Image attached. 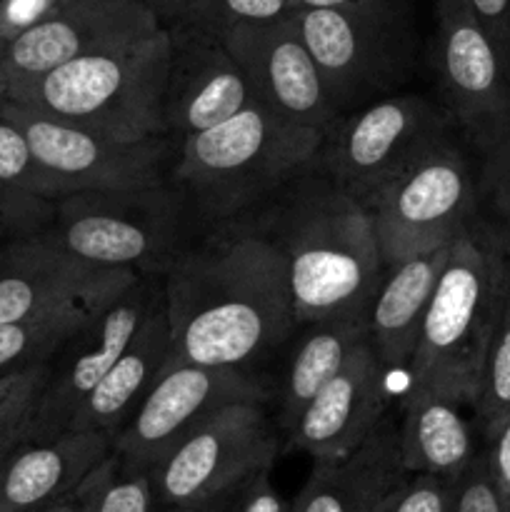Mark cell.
<instances>
[{
	"instance_id": "cell-1",
	"label": "cell",
	"mask_w": 510,
	"mask_h": 512,
	"mask_svg": "<svg viewBox=\"0 0 510 512\" xmlns=\"http://www.w3.org/2000/svg\"><path fill=\"white\" fill-rule=\"evenodd\" d=\"M160 283L175 363L250 370L298 330L283 253L248 213L205 230Z\"/></svg>"
},
{
	"instance_id": "cell-2",
	"label": "cell",
	"mask_w": 510,
	"mask_h": 512,
	"mask_svg": "<svg viewBox=\"0 0 510 512\" xmlns=\"http://www.w3.org/2000/svg\"><path fill=\"white\" fill-rule=\"evenodd\" d=\"M248 215L283 253L298 325L368 320L385 265L360 200L310 168Z\"/></svg>"
},
{
	"instance_id": "cell-3",
	"label": "cell",
	"mask_w": 510,
	"mask_h": 512,
	"mask_svg": "<svg viewBox=\"0 0 510 512\" xmlns=\"http://www.w3.org/2000/svg\"><path fill=\"white\" fill-rule=\"evenodd\" d=\"M325 133L258 100L215 128L178 140L170 183L205 230L250 213L313 168Z\"/></svg>"
},
{
	"instance_id": "cell-4",
	"label": "cell",
	"mask_w": 510,
	"mask_h": 512,
	"mask_svg": "<svg viewBox=\"0 0 510 512\" xmlns=\"http://www.w3.org/2000/svg\"><path fill=\"white\" fill-rule=\"evenodd\" d=\"M508 290L510 263L505 250L493 235L473 233L468 225L453 240L425 310L408 360L410 383L473 405Z\"/></svg>"
},
{
	"instance_id": "cell-5",
	"label": "cell",
	"mask_w": 510,
	"mask_h": 512,
	"mask_svg": "<svg viewBox=\"0 0 510 512\" xmlns=\"http://www.w3.org/2000/svg\"><path fill=\"white\" fill-rule=\"evenodd\" d=\"M170 45V30L163 25L138 40L80 55L40 78L10 85L5 98L115 140L165 135Z\"/></svg>"
},
{
	"instance_id": "cell-6",
	"label": "cell",
	"mask_w": 510,
	"mask_h": 512,
	"mask_svg": "<svg viewBox=\"0 0 510 512\" xmlns=\"http://www.w3.org/2000/svg\"><path fill=\"white\" fill-rule=\"evenodd\" d=\"M195 218L175 185L128 190H78L55 203L43 240L73 258L163 278L195 240Z\"/></svg>"
},
{
	"instance_id": "cell-7",
	"label": "cell",
	"mask_w": 510,
	"mask_h": 512,
	"mask_svg": "<svg viewBox=\"0 0 510 512\" xmlns=\"http://www.w3.org/2000/svg\"><path fill=\"white\" fill-rule=\"evenodd\" d=\"M283 438L263 403H233L215 410L150 468L158 508L210 510L270 470Z\"/></svg>"
},
{
	"instance_id": "cell-8",
	"label": "cell",
	"mask_w": 510,
	"mask_h": 512,
	"mask_svg": "<svg viewBox=\"0 0 510 512\" xmlns=\"http://www.w3.org/2000/svg\"><path fill=\"white\" fill-rule=\"evenodd\" d=\"M290 18L340 118L405 78L408 40L390 0L348 8H295Z\"/></svg>"
},
{
	"instance_id": "cell-9",
	"label": "cell",
	"mask_w": 510,
	"mask_h": 512,
	"mask_svg": "<svg viewBox=\"0 0 510 512\" xmlns=\"http://www.w3.org/2000/svg\"><path fill=\"white\" fill-rule=\"evenodd\" d=\"M443 138L448 118L428 98L385 95L343 115L325 133L313 168L365 205Z\"/></svg>"
},
{
	"instance_id": "cell-10",
	"label": "cell",
	"mask_w": 510,
	"mask_h": 512,
	"mask_svg": "<svg viewBox=\"0 0 510 512\" xmlns=\"http://www.w3.org/2000/svg\"><path fill=\"white\" fill-rule=\"evenodd\" d=\"M475 203L468 160L443 138L365 203L383 265L453 243L468 228Z\"/></svg>"
},
{
	"instance_id": "cell-11",
	"label": "cell",
	"mask_w": 510,
	"mask_h": 512,
	"mask_svg": "<svg viewBox=\"0 0 510 512\" xmlns=\"http://www.w3.org/2000/svg\"><path fill=\"white\" fill-rule=\"evenodd\" d=\"M0 113L23 130L35 158L58 175L70 193L150 188L170 180L168 163L175 158V140L170 135L115 140L8 98L0 105Z\"/></svg>"
},
{
	"instance_id": "cell-12",
	"label": "cell",
	"mask_w": 510,
	"mask_h": 512,
	"mask_svg": "<svg viewBox=\"0 0 510 512\" xmlns=\"http://www.w3.org/2000/svg\"><path fill=\"white\" fill-rule=\"evenodd\" d=\"M268 398V385L250 370L168 360L133 418L113 438V453L150 470L215 410Z\"/></svg>"
},
{
	"instance_id": "cell-13",
	"label": "cell",
	"mask_w": 510,
	"mask_h": 512,
	"mask_svg": "<svg viewBox=\"0 0 510 512\" xmlns=\"http://www.w3.org/2000/svg\"><path fill=\"white\" fill-rule=\"evenodd\" d=\"M160 293V278L140 275L53 355L50 375L30 413L25 440L55 438L70 428L73 415L113 368Z\"/></svg>"
},
{
	"instance_id": "cell-14",
	"label": "cell",
	"mask_w": 510,
	"mask_h": 512,
	"mask_svg": "<svg viewBox=\"0 0 510 512\" xmlns=\"http://www.w3.org/2000/svg\"><path fill=\"white\" fill-rule=\"evenodd\" d=\"M435 65L453 118L483 150L510 138V68L468 0H435Z\"/></svg>"
},
{
	"instance_id": "cell-15",
	"label": "cell",
	"mask_w": 510,
	"mask_h": 512,
	"mask_svg": "<svg viewBox=\"0 0 510 512\" xmlns=\"http://www.w3.org/2000/svg\"><path fill=\"white\" fill-rule=\"evenodd\" d=\"M160 28L145 0H63L43 20L0 43V80L10 88Z\"/></svg>"
},
{
	"instance_id": "cell-16",
	"label": "cell",
	"mask_w": 510,
	"mask_h": 512,
	"mask_svg": "<svg viewBox=\"0 0 510 512\" xmlns=\"http://www.w3.org/2000/svg\"><path fill=\"white\" fill-rule=\"evenodd\" d=\"M243 70L253 100L293 123L328 133L340 120L293 18L235 25L220 35Z\"/></svg>"
},
{
	"instance_id": "cell-17",
	"label": "cell",
	"mask_w": 510,
	"mask_h": 512,
	"mask_svg": "<svg viewBox=\"0 0 510 512\" xmlns=\"http://www.w3.org/2000/svg\"><path fill=\"white\" fill-rule=\"evenodd\" d=\"M138 278L73 258L40 235L10 238L0 250V325L68 305H105Z\"/></svg>"
},
{
	"instance_id": "cell-18",
	"label": "cell",
	"mask_w": 510,
	"mask_h": 512,
	"mask_svg": "<svg viewBox=\"0 0 510 512\" xmlns=\"http://www.w3.org/2000/svg\"><path fill=\"white\" fill-rule=\"evenodd\" d=\"M385 373L388 368L365 338L285 435L283 453L338 460L360 448L385 418Z\"/></svg>"
},
{
	"instance_id": "cell-19",
	"label": "cell",
	"mask_w": 510,
	"mask_h": 512,
	"mask_svg": "<svg viewBox=\"0 0 510 512\" xmlns=\"http://www.w3.org/2000/svg\"><path fill=\"white\" fill-rule=\"evenodd\" d=\"M170 30V65L163 95L165 135L178 143L215 128L253 103L243 70L220 38Z\"/></svg>"
},
{
	"instance_id": "cell-20",
	"label": "cell",
	"mask_w": 510,
	"mask_h": 512,
	"mask_svg": "<svg viewBox=\"0 0 510 512\" xmlns=\"http://www.w3.org/2000/svg\"><path fill=\"white\" fill-rule=\"evenodd\" d=\"M113 450V438L65 430L55 438L23 440L0 460V512H38L73 498L78 485Z\"/></svg>"
},
{
	"instance_id": "cell-21",
	"label": "cell",
	"mask_w": 510,
	"mask_h": 512,
	"mask_svg": "<svg viewBox=\"0 0 510 512\" xmlns=\"http://www.w3.org/2000/svg\"><path fill=\"white\" fill-rule=\"evenodd\" d=\"M408 478L400 463L398 423L385 415L360 448L338 460H313L290 512H373Z\"/></svg>"
},
{
	"instance_id": "cell-22",
	"label": "cell",
	"mask_w": 510,
	"mask_h": 512,
	"mask_svg": "<svg viewBox=\"0 0 510 512\" xmlns=\"http://www.w3.org/2000/svg\"><path fill=\"white\" fill-rule=\"evenodd\" d=\"M170 353L173 333L165 298L160 293L113 368L73 415L68 430H90L115 438L150 393L163 365L170 360Z\"/></svg>"
},
{
	"instance_id": "cell-23",
	"label": "cell",
	"mask_w": 510,
	"mask_h": 512,
	"mask_svg": "<svg viewBox=\"0 0 510 512\" xmlns=\"http://www.w3.org/2000/svg\"><path fill=\"white\" fill-rule=\"evenodd\" d=\"M453 243L385 265L368 315V340L385 368H400L413 355L420 325Z\"/></svg>"
},
{
	"instance_id": "cell-24",
	"label": "cell",
	"mask_w": 510,
	"mask_h": 512,
	"mask_svg": "<svg viewBox=\"0 0 510 512\" xmlns=\"http://www.w3.org/2000/svg\"><path fill=\"white\" fill-rule=\"evenodd\" d=\"M460 400L423 385H408L400 398L398 445L408 475L458 480L478 455L473 428L460 413Z\"/></svg>"
},
{
	"instance_id": "cell-25",
	"label": "cell",
	"mask_w": 510,
	"mask_h": 512,
	"mask_svg": "<svg viewBox=\"0 0 510 512\" xmlns=\"http://www.w3.org/2000/svg\"><path fill=\"white\" fill-rule=\"evenodd\" d=\"M303 333L295 338L278 390L280 438L293 430L310 400L325 388L330 378L345 365L353 350L368 338V320H318L298 325Z\"/></svg>"
},
{
	"instance_id": "cell-26",
	"label": "cell",
	"mask_w": 510,
	"mask_h": 512,
	"mask_svg": "<svg viewBox=\"0 0 510 512\" xmlns=\"http://www.w3.org/2000/svg\"><path fill=\"white\" fill-rule=\"evenodd\" d=\"M100 308L103 305H68L0 325V375L53 358Z\"/></svg>"
},
{
	"instance_id": "cell-27",
	"label": "cell",
	"mask_w": 510,
	"mask_h": 512,
	"mask_svg": "<svg viewBox=\"0 0 510 512\" xmlns=\"http://www.w3.org/2000/svg\"><path fill=\"white\" fill-rule=\"evenodd\" d=\"M78 512H160L150 470L133 465L110 450L75 490Z\"/></svg>"
},
{
	"instance_id": "cell-28",
	"label": "cell",
	"mask_w": 510,
	"mask_h": 512,
	"mask_svg": "<svg viewBox=\"0 0 510 512\" xmlns=\"http://www.w3.org/2000/svg\"><path fill=\"white\" fill-rule=\"evenodd\" d=\"M473 410L483 438L510 418V290L490 338Z\"/></svg>"
},
{
	"instance_id": "cell-29",
	"label": "cell",
	"mask_w": 510,
	"mask_h": 512,
	"mask_svg": "<svg viewBox=\"0 0 510 512\" xmlns=\"http://www.w3.org/2000/svg\"><path fill=\"white\" fill-rule=\"evenodd\" d=\"M293 10L290 0H188L168 28L220 38L235 25L268 23Z\"/></svg>"
},
{
	"instance_id": "cell-30",
	"label": "cell",
	"mask_w": 510,
	"mask_h": 512,
	"mask_svg": "<svg viewBox=\"0 0 510 512\" xmlns=\"http://www.w3.org/2000/svg\"><path fill=\"white\" fill-rule=\"evenodd\" d=\"M0 183L55 203L70 195L68 185L35 158L23 130L3 113H0Z\"/></svg>"
},
{
	"instance_id": "cell-31",
	"label": "cell",
	"mask_w": 510,
	"mask_h": 512,
	"mask_svg": "<svg viewBox=\"0 0 510 512\" xmlns=\"http://www.w3.org/2000/svg\"><path fill=\"white\" fill-rule=\"evenodd\" d=\"M55 218V200L38 198L0 183V230L8 238H28L48 228Z\"/></svg>"
},
{
	"instance_id": "cell-32",
	"label": "cell",
	"mask_w": 510,
	"mask_h": 512,
	"mask_svg": "<svg viewBox=\"0 0 510 512\" xmlns=\"http://www.w3.org/2000/svg\"><path fill=\"white\" fill-rule=\"evenodd\" d=\"M385 512H455V483L438 475H408L388 498Z\"/></svg>"
},
{
	"instance_id": "cell-33",
	"label": "cell",
	"mask_w": 510,
	"mask_h": 512,
	"mask_svg": "<svg viewBox=\"0 0 510 512\" xmlns=\"http://www.w3.org/2000/svg\"><path fill=\"white\" fill-rule=\"evenodd\" d=\"M50 360L0 375V423L13 418H30L35 400L50 375Z\"/></svg>"
},
{
	"instance_id": "cell-34",
	"label": "cell",
	"mask_w": 510,
	"mask_h": 512,
	"mask_svg": "<svg viewBox=\"0 0 510 512\" xmlns=\"http://www.w3.org/2000/svg\"><path fill=\"white\" fill-rule=\"evenodd\" d=\"M455 512H505L490 475L485 450H478L473 463L455 480Z\"/></svg>"
},
{
	"instance_id": "cell-35",
	"label": "cell",
	"mask_w": 510,
	"mask_h": 512,
	"mask_svg": "<svg viewBox=\"0 0 510 512\" xmlns=\"http://www.w3.org/2000/svg\"><path fill=\"white\" fill-rule=\"evenodd\" d=\"M483 195L490 210L510 228V138L485 150Z\"/></svg>"
},
{
	"instance_id": "cell-36",
	"label": "cell",
	"mask_w": 510,
	"mask_h": 512,
	"mask_svg": "<svg viewBox=\"0 0 510 512\" xmlns=\"http://www.w3.org/2000/svg\"><path fill=\"white\" fill-rule=\"evenodd\" d=\"M208 512H290V503L273 485L270 470H263Z\"/></svg>"
},
{
	"instance_id": "cell-37",
	"label": "cell",
	"mask_w": 510,
	"mask_h": 512,
	"mask_svg": "<svg viewBox=\"0 0 510 512\" xmlns=\"http://www.w3.org/2000/svg\"><path fill=\"white\" fill-rule=\"evenodd\" d=\"M63 0H3L0 3V43L53 13Z\"/></svg>"
},
{
	"instance_id": "cell-38",
	"label": "cell",
	"mask_w": 510,
	"mask_h": 512,
	"mask_svg": "<svg viewBox=\"0 0 510 512\" xmlns=\"http://www.w3.org/2000/svg\"><path fill=\"white\" fill-rule=\"evenodd\" d=\"M485 458L505 512L510 510V418L485 438Z\"/></svg>"
},
{
	"instance_id": "cell-39",
	"label": "cell",
	"mask_w": 510,
	"mask_h": 512,
	"mask_svg": "<svg viewBox=\"0 0 510 512\" xmlns=\"http://www.w3.org/2000/svg\"><path fill=\"white\" fill-rule=\"evenodd\" d=\"M468 3L510 68V0H468Z\"/></svg>"
},
{
	"instance_id": "cell-40",
	"label": "cell",
	"mask_w": 510,
	"mask_h": 512,
	"mask_svg": "<svg viewBox=\"0 0 510 512\" xmlns=\"http://www.w3.org/2000/svg\"><path fill=\"white\" fill-rule=\"evenodd\" d=\"M28 420L30 418H13V420H5L0 423V460L25 440L28 435Z\"/></svg>"
},
{
	"instance_id": "cell-41",
	"label": "cell",
	"mask_w": 510,
	"mask_h": 512,
	"mask_svg": "<svg viewBox=\"0 0 510 512\" xmlns=\"http://www.w3.org/2000/svg\"><path fill=\"white\" fill-rule=\"evenodd\" d=\"M145 3H148V8L158 15L160 23L168 28V25L178 18V13L183 10V5L188 3V0H145Z\"/></svg>"
},
{
	"instance_id": "cell-42",
	"label": "cell",
	"mask_w": 510,
	"mask_h": 512,
	"mask_svg": "<svg viewBox=\"0 0 510 512\" xmlns=\"http://www.w3.org/2000/svg\"><path fill=\"white\" fill-rule=\"evenodd\" d=\"M295 8H348V5H368L380 0H290Z\"/></svg>"
},
{
	"instance_id": "cell-43",
	"label": "cell",
	"mask_w": 510,
	"mask_h": 512,
	"mask_svg": "<svg viewBox=\"0 0 510 512\" xmlns=\"http://www.w3.org/2000/svg\"><path fill=\"white\" fill-rule=\"evenodd\" d=\"M38 512H78V505H75V498H65V500H60V503L48 505V508H43Z\"/></svg>"
},
{
	"instance_id": "cell-44",
	"label": "cell",
	"mask_w": 510,
	"mask_h": 512,
	"mask_svg": "<svg viewBox=\"0 0 510 512\" xmlns=\"http://www.w3.org/2000/svg\"><path fill=\"white\" fill-rule=\"evenodd\" d=\"M5 103V85H3V80H0V105Z\"/></svg>"
},
{
	"instance_id": "cell-45",
	"label": "cell",
	"mask_w": 510,
	"mask_h": 512,
	"mask_svg": "<svg viewBox=\"0 0 510 512\" xmlns=\"http://www.w3.org/2000/svg\"><path fill=\"white\" fill-rule=\"evenodd\" d=\"M385 503H388V500H385ZM385 503H380V505H378V508H375L373 512H385Z\"/></svg>"
},
{
	"instance_id": "cell-46",
	"label": "cell",
	"mask_w": 510,
	"mask_h": 512,
	"mask_svg": "<svg viewBox=\"0 0 510 512\" xmlns=\"http://www.w3.org/2000/svg\"><path fill=\"white\" fill-rule=\"evenodd\" d=\"M180 512H208V510H180Z\"/></svg>"
},
{
	"instance_id": "cell-47",
	"label": "cell",
	"mask_w": 510,
	"mask_h": 512,
	"mask_svg": "<svg viewBox=\"0 0 510 512\" xmlns=\"http://www.w3.org/2000/svg\"><path fill=\"white\" fill-rule=\"evenodd\" d=\"M0 238H5V235H3V230H0Z\"/></svg>"
},
{
	"instance_id": "cell-48",
	"label": "cell",
	"mask_w": 510,
	"mask_h": 512,
	"mask_svg": "<svg viewBox=\"0 0 510 512\" xmlns=\"http://www.w3.org/2000/svg\"><path fill=\"white\" fill-rule=\"evenodd\" d=\"M508 512H510V510H508Z\"/></svg>"
}]
</instances>
